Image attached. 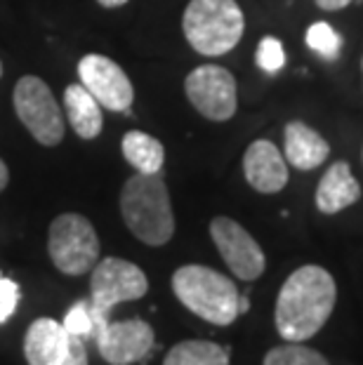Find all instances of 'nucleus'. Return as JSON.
<instances>
[{
  "instance_id": "1",
  "label": "nucleus",
  "mask_w": 363,
  "mask_h": 365,
  "mask_svg": "<svg viewBox=\"0 0 363 365\" xmlns=\"http://www.w3.org/2000/svg\"><path fill=\"white\" fill-rule=\"evenodd\" d=\"M337 285L319 264L295 269L276 297V330L285 341H307L328 323L335 309Z\"/></svg>"
},
{
  "instance_id": "2",
  "label": "nucleus",
  "mask_w": 363,
  "mask_h": 365,
  "mask_svg": "<svg viewBox=\"0 0 363 365\" xmlns=\"http://www.w3.org/2000/svg\"><path fill=\"white\" fill-rule=\"evenodd\" d=\"M121 215L135 238L151 247L170 243L175 236V215L168 184L160 173H135L123 184Z\"/></svg>"
},
{
  "instance_id": "3",
  "label": "nucleus",
  "mask_w": 363,
  "mask_h": 365,
  "mask_svg": "<svg viewBox=\"0 0 363 365\" xmlns=\"http://www.w3.org/2000/svg\"><path fill=\"white\" fill-rule=\"evenodd\" d=\"M175 297L203 321L231 325L241 314V294L231 278L203 264H184L173 274Z\"/></svg>"
},
{
  "instance_id": "4",
  "label": "nucleus",
  "mask_w": 363,
  "mask_h": 365,
  "mask_svg": "<svg viewBox=\"0 0 363 365\" xmlns=\"http://www.w3.org/2000/svg\"><path fill=\"white\" fill-rule=\"evenodd\" d=\"M182 31L198 54L222 57L241 43L245 17L236 0H189L182 14Z\"/></svg>"
},
{
  "instance_id": "5",
  "label": "nucleus",
  "mask_w": 363,
  "mask_h": 365,
  "mask_svg": "<svg viewBox=\"0 0 363 365\" xmlns=\"http://www.w3.org/2000/svg\"><path fill=\"white\" fill-rule=\"evenodd\" d=\"M149 292V278L137 264L121 259V257H106L92 267V281H90V307L95 316V328L99 323L109 321L113 307L123 302L142 299Z\"/></svg>"
},
{
  "instance_id": "6",
  "label": "nucleus",
  "mask_w": 363,
  "mask_h": 365,
  "mask_svg": "<svg viewBox=\"0 0 363 365\" xmlns=\"http://www.w3.org/2000/svg\"><path fill=\"white\" fill-rule=\"evenodd\" d=\"M48 252L52 264L66 276H83L99 262V238L88 217L64 212L50 224Z\"/></svg>"
},
{
  "instance_id": "7",
  "label": "nucleus",
  "mask_w": 363,
  "mask_h": 365,
  "mask_svg": "<svg viewBox=\"0 0 363 365\" xmlns=\"http://www.w3.org/2000/svg\"><path fill=\"white\" fill-rule=\"evenodd\" d=\"M12 102L17 118L24 123L31 137L43 146H57L64 139V111L52 95L50 85L38 76H24L14 85Z\"/></svg>"
},
{
  "instance_id": "8",
  "label": "nucleus",
  "mask_w": 363,
  "mask_h": 365,
  "mask_svg": "<svg viewBox=\"0 0 363 365\" xmlns=\"http://www.w3.org/2000/svg\"><path fill=\"white\" fill-rule=\"evenodd\" d=\"M184 92L191 106L208 120L224 123L236 115L238 88L229 68L218 64L196 66L184 81Z\"/></svg>"
},
{
  "instance_id": "9",
  "label": "nucleus",
  "mask_w": 363,
  "mask_h": 365,
  "mask_svg": "<svg viewBox=\"0 0 363 365\" xmlns=\"http://www.w3.org/2000/svg\"><path fill=\"white\" fill-rule=\"evenodd\" d=\"M29 365H88L85 339L71 335L55 318H38L24 337Z\"/></svg>"
},
{
  "instance_id": "10",
  "label": "nucleus",
  "mask_w": 363,
  "mask_h": 365,
  "mask_svg": "<svg viewBox=\"0 0 363 365\" xmlns=\"http://www.w3.org/2000/svg\"><path fill=\"white\" fill-rule=\"evenodd\" d=\"M210 236L231 274L241 281H257L267 269V257L260 243L241 224L231 217H215L210 222Z\"/></svg>"
},
{
  "instance_id": "11",
  "label": "nucleus",
  "mask_w": 363,
  "mask_h": 365,
  "mask_svg": "<svg viewBox=\"0 0 363 365\" xmlns=\"http://www.w3.org/2000/svg\"><path fill=\"white\" fill-rule=\"evenodd\" d=\"M95 341L102 359L111 365H133L153 351L156 335L142 318L130 321H104L95 328Z\"/></svg>"
},
{
  "instance_id": "12",
  "label": "nucleus",
  "mask_w": 363,
  "mask_h": 365,
  "mask_svg": "<svg viewBox=\"0 0 363 365\" xmlns=\"http://www.w3.org/2000/svg\"><path fill=\"white\" fill-rule=\"evenodd\" d=\"M78 78L102 108L123 113L135 102V88L128 73L104 54H85L78 61Z\"/></svg>"
},
{
  "instance_id": "13",
  "label": "nucleus",
  "mask_w": 363,
  "mask_h": 365,
  "mask_svg": "<svg viewBox=\"0 0 363 365\" xmlns=\"http://www.w3.org/2000/svg\"><path fill=\"white\" fill-rule=\"evenodd\" d=\"M243 177L257 193H279L290 180L281 149L269 139H255L243 153Z\"/></svg>"
},
{
  "instance_id": "14",
  "label": "nucleus",
  "mask_w": 363,
  "mask_h": 365,
  "mask_svg": "<svg viewBox=\"0 0 363 365\" xmlns=\"http://www.w3.org/2000/svg\"><path fill=\"white\" fill-rule=\"evenodd\" d=\"M283 149H285V163L295 170H302V173L321 168L330 156V144L302 120L285 123Z\"/></svg>"
},
{
  "instance_id": "15",
  "label": "nucleus",
  "mask_w": 363,
  "mask_h": 365,
  "mask_svg": "<svg viewBox=\"0 0 363 365\" xmlns=\"http://www.w3.org/2000/svg\"><path fill=\"white\" fill-rule=\"evenodd\" d=\"M361 198V186L347 160L333 163L316 186V207L323 215H337Z\"/></svg>"
},
{
  "instance_id": "16",
  "label": "nucleus",
  "mask_w": 363,
  "mask_h": 365,
  "mask_svg": "<svg viewBox=\"0 0 363 365\" xmlns=\"http://www.w3.org/2000/svg\"><path fill=\"white\" fill-rule=\"evenodd\" d=\"M64 113L73 132L81 139H95L104 128L102 104L83 88L81 83L68 85L64 92Z\"/></svg>"
},
{
  "instance_id": "17",
  "label": "nucleus",
  "mask_w": 363,
  "mask_h": 365,
  "mask_svg": "<svg viewBox=\"0 0 363 365\" xmlns=\"http://www.w3.org/2000/svg\"><path fill=\"white\" fill-rule=\"evenodd\" d=\"M121 149H123V158H126L137 173H144V175L160 173V168H163V163H165L163 144H160L156 137L146 135L142 130L126 132L121 142Z\"/></svg>"
},
{
  "instance_id": "18",
  "label": "nucleus",
  "mask_w": 363,
  "mask_h": 365,
  "mask_svg": "<svg viewBox=\"0 0 363 365\" xmlns=\"http://www.w3.org/2000/svg\"><path fill=\"white\" fill-rule=\"evenodd\" d=\"M163 365H229V349L208 339H187L170 349Z\"/></svg>"
},
{
  "instance_id": "19",
  "label": "nucleus",
  "mask_w": 363,
  "mask_h": 365,
  "mask_svg": "<svg viewBox=\"0 0 363 365\" xmlns=\"http://www.w3.org/2000/svg\"><path fill=\"white\" fill-rule=\"evenodd\" d=\"M262 365H330V363L316 349H309L305 344H300V341H290V344L274 346L272 351H267Z\"/></svg>"
},
{
  "instance_id": "20",
  "label": "nucleus",
  "mask_w": 363,
  "mask_h": 365,
  "mask_svg": "<svg viewBox=\"0 0 363 365\" xmlns=\"http://www.w3.org/2000/svg\"><path fill=\"white\" fill-rule=\"evenodd\" d=\"M305 41H307V48L321 54L323 59H335L339 50H342V38L339 34L328 24V21H316L307 29L305 34Z\"/></svg>"
},
{
  "instance_id": "21",
  "label": "nucleus",
  "mask_w": 363,
  "mask_h": 365,
  "mask_svg": "<svg viewBox=\"0 0 363 365\" xmlns=\"http://www.w3.org/2000/svg\"><path fill=\"white\" fill-rule=\"evenodd\" d=\"M64 328L81 339H95V316L90 302H76L64 316Z\"/></svg>"
},
{
  "instance_id": "22",
  "label": "nucleus",
  "mask_w": 363,
  "mask_h": 365,
  "mask_svg": "<svg viewBox=\"0 0 363 365\" xmlns=\"http://www.w3.org/2000/svg\"><path fill=\"white\" fill-rule=\"evenodd\" d=\"M255 64H257L265 73H279L285 66V50L283 43L279 38L267 36L262 38L257 45V52H255Z\"/></svg>"
},
{
  "instance_id": "23",
  "label": "nucleus",
  "mask_w": 363,
  "mask_h": 365,
  "mask_svg": "<svg viewBox=\"0 0 363 365\" xmlns=\"http://www.w3.org/2000/svg\"><path fill=\"white\" fill-rule=\"evenodd\" d=\"M19 297H21V290L19 285L0 274V325L5 321H10L12 314L17 312L19 307Z\"/></svg>"
},
{
  "instance_id": "24",
  "label": "nucleus",
  "mask_w": 363,
  "mask_h": 365,
  "mask_svg": "<svg viewBox=\"0 0 363 365\" xmlns=\"http://www.w3.org/2000/svg\"><path fill=\"white\" fill-rule=\"evenodd\" d=\"M316 7H321L323 12H339L344 7H349L354 0H314Z\"/></svg>"
},
{
  "instance_id": "25",
  "label": "nucleus",
  "mask_w": 363,
  "mask_h": 365,
  "mask_svg": "<svg viewBox=\"0 0 363 365\" xmlns=\"http://www.w3.org/2000/svg\"><path fill=\"white\" fill-rule=\"evenodd\" d=\"M7 182H10V170H7L5 160L0 158V191L5 189V186H7Z\"/></svg>"
},
{
  "instance_id": "26",
  "label": "nucleus",
  "mask_w": 363,
  "mask_h": 365,
  "mask_svg": "<svg viewBox=\"0 0 363 365\" xmlns=\"http://www.w3.org/2000/svg\"><path fill=\"white\" fill-rule=\"evenodd\" d=\"M102 7H109V10H113V7H123L128 3V0H97Z\"/></svg>"
},
{
  "instance_id": "27",
  "label": "nucleus",
  "mask_w": 363,
  "mask_h": 365,
  "mask_svg": "<svg viewBox=\"0 0 363 365\" xmlns=\"http://www.w3.org/2000/svg\"><path fill=\"white\" fill-rule=\"evenodd\" d=\"M0 76H3V61H0Z\"/></svg>"
},
{
  "instance_id": "28",
  "label": "nucleus",
  "mask_w": 363,
  "mask_h": 365,
  "mask_svg": "<svg viewBox=\"0 0 363 365\" xmlns=\"http://www.w3.org/2000/svg\"><path fill=\"white\" fill-rule=\"evenodd\" d=\"M361 71H363V59H361Z\"/></svg>"
}]
</instances>
